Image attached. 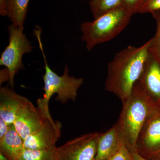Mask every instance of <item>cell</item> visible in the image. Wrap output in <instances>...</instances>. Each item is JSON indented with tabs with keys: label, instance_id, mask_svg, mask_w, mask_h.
<instances>
[{
	"label": "cell",
	"instance_id": "2",
	"mask_svg": "<svg viewBox=\"0 0 160 160\" xmlns=\"http://www.w3.org/2000/svg\"><path fill=\"white\" fill-rule=\"evenodd\" d=\"M117 123L125 144L131 152L136 150L138 137L151 111L157 106L138 81L131 94L122 103Z\"/></svg>",
	"mask_w": 160,
	"mask_h": 160
},
{
	"label": "cell",
	"instance_id": "15",
	"mask_svg": "<svg viewBox=\"0 0 160 160\" xmlns=\"http://www.w3.org/2000/svg\"><path fill=\"white\" fill-rule=\"evenodd\" d=\"M122 0H90L89 6L94 19L122 5Z\"/></svg>",
	"mask_w": 160,
	"mask_h": 160
},
{
	"label": "cell",
	"instance_id": "10",
	"mask_svg": "<svg viewBox=\"0 0 160 160\" xmlns=\"http://www.w3.org/2000/svg\"><path fill=\"white\" fill-rule=\"evenodd\" d=\"M146 93L160 105V61L149 51L138 81Z\"/></svg>",
	"mask_w": 160,
	"mask_h": 160
},
{
	"label": "cell",
	"instance_id": "24",
	"mask_svg": "<svg viewBox=\"0 0 160 160\" xmlns=\"http://www.w3.org/2000/svg\"><path fill=\"white\" fill-rule=\"evenodd\" d=\"M132 160H149L148 159L142 157L140 154L138 153L137 150L132 152Z\"/></svg>",
	"mask_w": 160,
	"mask_h": 160
},
{
	"label": "cell",
	"instance_id": "23",
	"mask_svg": "<svg viewBox=\"0 0 160 160\" xmlns=\"http://www.w3.org/2000/svg\"><path fill=\"white\" fill-rule=\"evenodd\" d=\"M0 14L2 16H6L5 0H0Z\"/></svg>",
	"mask_w": 160,
	"mask_h": 160
},
{
	"label": "cell",
	"instance_id": "4",
	"mask_svg": "<svg viewBox=\"0 0 160 160\" xmlns=\"http://www.w3.org/2000/svg\"><path fill=\"white\" fill-rule=\"evenodd\" d=\"M133 14L122 4L92 22L81 25L82 40L88 51L98 44L108 42L127 26Z\"/></svg>",
	"mask_w": 160,
	"mask_h": 160
},
{
	"label": "cell",
	"instance_id": "13",
	"mask_svg": "<svg viewBox=\"0 0 160 160\" xmlns=\"http://www.w3.org/2000/svg\"><path fill=\"white\" fill-rule=\"evenodd\" d=\"M24 149L22 138L11 124L9 131L0 139V152L10 160H18Z\"/></svg>",
	"mask_w": 160,
	"mask_h": 160
},
{
	"label": "cell",
	"instance_id": "14",
	"mask_svg": "<svg viewBox=\"0 0 160 160\" xmlns=\"http://www.w3.org/2000/svg\"><path fill=\"white\" fill-rule=\"evenodd\" d=\"M29 0H5L6 16L12 24L24 27Z\"/></svg>",
	"mask_w": 160,
	"mask_h": 160
},
{
	"label": "cell",
	"instance_id": "7",
	"mask_svg": "<svg viewBox=\"0 0 160 160\" xmlns=\"http://www.w3.org/2000/svg\"><path fill=\"white\" fill-rule=\"evenodd\" d=\"M101 132H91L75 138L57 147L59 160H95Z\"/></svg>",
	"mask_w": 160,
	"mask_h": 160
},
{
	"label": "cell",
	"instance_id": "1",
	"mask_svg": "<svg viewBox=\"0 0 160 160\" xmlns=\"http://www.w3.org/2000/svg\"><path fill=\"white\" fill-rule=\"evenodd\" d=\"M151 40L138 47L129 46L115 55L108 64L105 89L115 95L122 103L131 94L149 56Z\"/></svg>",
	"mask_w": 160,
	"mask_h": 160
},
{
	"label": "cell",
	"instance_id": "3",
	"mask_svg": "<svg viewBox=\"0 0 160 160\" xmlns=\"http://www.w3.org/2000/svg\"><path fill=\"white\" fill-rule=\"evenodd\" d=\"M41 33L42 29L39 26H36L34 34L38 42L45 64V72L43 76L44 93L43 98L38 99L37 103L38 108L43 114L52 122H54L49 111V102L52 97L54 94H57L56 100L63 104L67 102L69 100L75 101L78 90L84 83V79L82 78H76L69 75V69L67 65L65 66L64 73L62 76H59L50 68L43 50Z\"/></svg>",
	"mask_w": 160,
	"mask_h": 160
},
{
	"label": "cell",
	"instance_id": "19",
	"mask_svg": "<svg viewBox=\"0 0 160 160\" xmlns=\"http://www.w3.org/2000/svg\"><path fill=\"white\" fill-rule=\"evenodd\" d=\"M107 160H132V154L124 142L118 151Z\"/></svg>",
	"mask_w": 160,
	"mask_h": 160
},
{
	"label": "cell",
	"instance_id": "17",
	"mask_svg": "<svg viewBox=\"0 0 160 160\" xmlns=\"http://www.w3.org/2000/svg\"><path fill=\"white\" fill-rule=\"evenodd\" d=\"M156 20L157 27L154 37L151 39L149 51L160 61V10L152 13Z\"/></svg>",
	"mask_w": 160,
	"mask_h": 160
},
{
	"label": "cell",
	"instance_id": "20",
	"mask_svg": "<svg viewBox=\"0 0 160 160\" xmlns=\"http://www.w3.org/2000/svg\"><path fill=\"white\" fill-rule=\"evenodd\" d=\"M145 0H122V4L132 14L138 13V10Z\"/></svg>",
	"mask_w": 160,
	"mask_h": 160
},
{
	"label": "cell",
	"instance_id": "8",
	"mask_svg": "<svg viewBox=\"0 0 160 160\" xmlns=\"http://www.w3.org/2000/svg\"><path fill=\"white\" fill-rule=\"evenodd\" d=\"M62 125L58 122L48 120L41 129L23 140L25 149L50 150L56 149L57 142L61 135Z\"/></svg>",
	"mask_w": 160,
	"mask_h": 160
},
{
	"label": "cell",
	"instance_id": "16",
	"mask_svg": "<svg viewBox=\"0 0 160 160\" xmlns=\"http://www.w3.org/2000/svg\"><path fill=\"white\" fill-rule=\"evenodd\" d=\"M18 160H59L57 147L50 150L24 149Z\"/></svg>",
	"mask_w": 160,
	"mask_h": 160
},
{
	"label": "cell",
	"instance_id": "12",
	"mask_svg": "<svg viewBox=\"0 0 160 160\" xmlns=\"http://www.w3.org/2000/svg\"><path fill=\"white\" fill-rule=\"evenodd\" d=\"M125 142L117 122L105 133L101 132L98 140L97 152L95 160H107Z\"/></svg>",
	"mask_w": 160,
	"mask_h": 160
},
{
	"label": "cell",
	"instance_id": "11",
	"mask_svg": "<svg viewBox=\"0 0 160 160\" xmlns=\"http://www.w3.org/2000/svg\"><path fill=\"white\" fill-rule=\"evenodd\" d=\"M29 101L8 86L2 87L0 89V118L9 125L13 124L18 115Z\"/></svg>",
	"mask_w": 160,
	"mask_h": 160
},
{
	"label": "cell",
	"instance_id": "25",
	"mask_svg": "<svg viewBox=\"0 0 160 160\" xmlns=\"http://www.w3.org/2000/svg\"><path fill=\"white\" fill-rule=\"evenodd\" d=\"M0 160H10L2 152H0Z\"/></svg>",
	"mask_w": 160,
	"mask_h": 160
},
{
	"label": "cell",
	"instance_id": "21",
	"mask_svg": "<svg viewBox=\"0 0 160 160\" xmlns=\"http://www.w3.org/2000/svg\"><path fill=\"white\" fill-rule=\"evenodd\" d=\"M10 125L0 118V139L2 138L9 131Z\"/></svg>",
	"mask_w": 160,
	"mask_h": 160
},
{
	"label": "cell",
	"instance_id": "9",
	"mask_svg": "<svg viewBox=\"0 0 160 160\" xmlns=\"http://www.w3.org/2000/svg\"><path fill=\"white\" fill-rule=\"evenodd\" d=\"M48 120H49L29 101L18 115L13 124L24 140L41 129Z\"/></svg>",
	"mask_w": 160,
	"mask_h": 160
},
{
	"label": "cell",
	"instance_id": "5",
	"mask_svg": "<svg viewBox=\"0 0 160 160\" xmlns=\"http://www.w3.org/2000/svg\"><path fill=\"white\" fill-rule=\"evenodd\" d=\"M8 29L9 44L1 54L0 65L6 66L8 69L10 76L9 85L13 89L15 76L24 68L23 55L30 53L32 46L24 34V27H18L12 24L8 26Z\"/></svg>",
	"mask_w": 160,
	"mask_h": 160
},
{
	"label": "cell",
	"instance_id": "6",
	"mask_svg": "<svg viewBox=\"0 0 160 160\" xmlns=\"http://www.w3.org/2000/svg\"><path fill=\"white\" fill-rule=\"evenodd\" d=\"M136 150L149 160H160V108L157 105L148 116L138 137Z\"/></svg>",
	"mask_w": 160,
	"mask_h": 160
},
{
	"label": "cell",
	"instance_id": "22",
	"mask_svg": "<svg viewBox=\"0 0 160 160\" xmlns=\"http://www.w3.org/2000/svg\"><path fill=\"white\" fill-rule=\"evenodd\" d=\"M1 79H0V83L1 85L6 81H9L10 76H9V72L7 68H4L1 70Z\"/></svg>",
	"mask_w": 160,
	"mask_h": 160
},
{
	"label": "cell",
	"instance_id": "18",
	"mask_svg": "<svg viewBox=\"0 0 160 160\" xmlns=\"http://www.w3.org/2000/svg\"><path fill=\"white\" fill-rule=\"evenodd\" d=\"M158 10H160V0H145L138 10V13H152Z\"/></svg>",
	"mask_w": 160,
	"mask_h": 160
}]
</instances>
